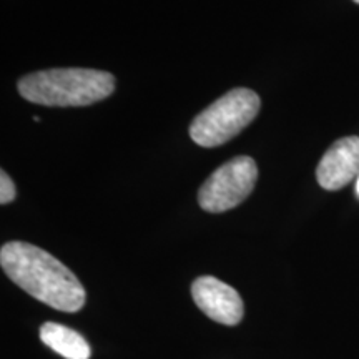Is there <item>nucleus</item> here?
I'll list each match as a JSON object with an SVG mask.
<instances>
[{"instance_id":"1","label":"nucleus","mask_w":359,"mask_h":359,"mask_svg":"<svg viewBox=\"0 0 359 359\" xmlns=\"http://www.w3.org/2000/svg\"><path fill=\"white\" fill-rule=\"evenodd\" d=\"M6 275L35 299L58 311L75 313L85 304V288L79 278L39 246L11 241L0 250Z\"/></svg>"},{"instance_id":"2","label":"nucleus","mask_w":359,"mask_h":359,"mask_svg":"<svg viewBox=\"0 0 359 359\" xmlns=\"http://www.w3.org/2000/svg\"><path fill=\"white\" fill-rule=\"evenodd\" d=\"M25 100L45 107H87L105 100L115 90V77L93 69H52L19 80Z\"/></svg>"},{"instance_id":"3","label":"nucleus","mask_w":359,"mask_h":359,"mask_svg":"<svg viewBox=\"0 0 359 359\" xmlns=\"http://www.w3.org/2000/svg\"><path fill=\"white\" fill-rule=\"evenodd\" d=\"M262 100L250 88H233L193 120L190 137L196 145L215 148L230 142L258 115Z\"/></svg>"},{"instance_id":"4","label":"nucleus","mask_w":359,"mask_h":359,"mask_svg":"<svg viewBox=\"0 0 359 359\" xmlns=\"http://www.w3.org/2000/svg\"><path fill=\"white\" fill-rule=\"evenodd\" d=\"M258 180L257 161L236 156L215 170L198 190V203L208 213H223L248 198Z\"/></svg>"},{"instance_id":"5","label":"nucleus","mask_w":359,"mask_h":359,"mask_svg":"<svg viewBox=\"0 0 359 359\" xmlns=\"http://www.w3.org/2000/svg\"><path fill=\"white\" fill-rule=\"evenodd\" d=\"M191 296L196 306L213 321L235 326L243 318V299L235 288L213 276H200L193 281Z\"/></svg>"},{"instance_id":"6","label":"nucleus","mask_w":359,"mask_h":359,"mask_svg":"<svg viewBox=\"0 0 359 359\" xmlns=\"http://www.w3.org/2000/svg\"><path fill=\"white\" fill-rule=\"evenodd\" d=\"M359 177V137L336 140L323 155L316 168L318 183L325 190L334 191Z\"/></svg>"},{"instance_id":"7","label":"nucleus","mask_w":359,"mask_h":359,"mask_svg":"<svg viewBox=\"0 0 359 359\" xmlns=\"http://www.w3.org/2000/svg\"><path fill=\"white\" fill-rule=\"evenodd\" d=\"M40 339L65 359H88L92 354L82 334L58 323H45L40 327Z\"/></svg>"},{"instance_id":"8","label":"nucleus","mask_w":359,"mask_h":359,"mask_svg":"<svg viewBox=\"0 0 359 359\" xmlns=\"http://www.w3.org/2000/svg\"><path fill=\"white\" fill-rule=\"evenodd\" d=\"M17 191H15V185H13L12 178L4 172H0V203L7 205L15 198Z\"/></svg>"},{"instance_id":"9","label":"nucleus","mask_w":359,"mask_h":359,"mask_svg":"<svg viewBox=\"0 0 359 359\" xmlns=\"http://www.w3.org/2000/svg\"><path fill=\"white\" fill-rule=\"evenodd\" d=\"M356 193H358V196H359V177H358V182H356Z\"/></svg>"},{"instance_id":"10","label":"nucleus","mask_w":359,"mask_h":359,"mask_svg":"<svg viewBox=\"0 0 359 359\" xmlns=\"http://www.w3.org/2000/svg\"><path fill=\"white\" fill-rule=\"evenodd\" d=\"M353 2H356V4H359V0H353Z\"/></svg>"}]
</instances>
